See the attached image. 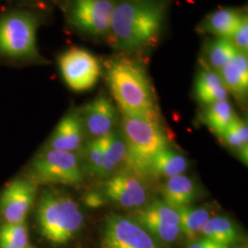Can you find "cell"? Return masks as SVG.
I'll return each mask as SVG.
<instances>
[{
  "mask_svg": "<svg viewBox=\"0 0 248 248\" xmlns=\"http://www.w3.org/2000/svg\"><path fill=\"white\" fill-rule=\"evenodd\" d=\"M166 7L160 0H122L116 3L108 34L112 46L124 52L149 48L158 41Z\"/></svg>",
  "mask_w": 248,
  "mask_h": 248,
  "instance_id": "obj_1",
  "label": "cell"
},
{
  "mask_svg": "<svg viewBox=\"0 0 248 248\" xmlns=\"http://www.w3.org/2000/svg\"><path fill=\"white\" fill-rule=\"evenodd\" d=\"M107 80L122 113L158 117L150 80L142 64L119 58L108 63Z\"/></svg>",
  "mask_w": 248,
  "mask_h": 248,
  "instance_id": "obj_2",
  "label": "cell"
},
{
  "mask_svg": "<svg viewBox=\"0 0 248 248\" xmlns=\"http://www.w3.org/2000/svg\"><path fill=\"white\" fill-rule=\"evenodd\" d=\"M36 214L42 236L54 246L70 242L84 223L78 203L57 190L45 191L39 200Z\"/></svg>",
  "mask_w": 248,
  "mask_h": 248,
  "instance_id": "obj_3",
  "label": "cell"
},
{
  "mask_svg": "<svg viewBox=\"0 0 248 248\" xmlns=\"http://www.w3.org/2000/svg\"><path fill=\"white\" fill-rule=\"evenodd\" d=\"M123 133L128 152L127 165L138 176L148 175L155 155L168 148L158 117L123 113Z\"/></svg>",
  "mask_w": 248,
  "mask_h": 248,
  "instance_id": "obj_4",
  "label": "cell"
},
{
  "mask_svg": "<svg viewBox=\"0 0 248 248\" xmlns=\"http://www.w3.org/2000/svg\"><path fill=\"white\" fill-rule=\"evenodd\" d=\"M35 184L79 186L83 173L75 153L48 148L37 155L30 168Z\"/></svg>",
  "mask_w": 248,
  "mask_h": 248,
  "instance_id": "obj_5",
  "label": "cell"
},
{
  "mask_svg": "<svg viewBox=\"0 0 248 248\" xmlns=\"http://www.w3.org/2000/svg\"><path fill=\"white\" fill-rule=\"evenodd\" d=\"M37 22L24 13H12L0 19V54L13 58H35Z\"/></svg>",
  "mask_w": 248,
  "mask_h": 248,
  "instance_id": "obj_6",
  "label": "cell"
},
{
  "mask_svg": "<svg viewBox=\"0 0 248 248\" xmlns=\"http://www.w3.org/2000/svg\"><path fill=\"white\" fill-rule=\"evenodd\" d=\"M59 67L66 85L78 92L92 89L101 73L98 58L88 50L76 47L60 55Z\"/></svg>",
  "mask_w": 248,
  "mask_h": 248,
  "instance_id": "obj_7",
  "label": "cell"
},
{
  "mask_svg": "<svg viewBox=\"0 0 248 248\" xmlns=\"http://www.w3.org/2000/svg\"><path fill=\"white\" fill-rule=\"evenodd\" d=\"M115 4L113 0H72L69 19L84 33L94 37L107 36Z\"/></svg>",
  "mask_w": 248,
  "mask_h": 248,
  "instance_id": "obj_8",
  "label": "cell"
},
{
  "mask_svg": "<svg viewBox=\"0 0 248 248\" xmlns=\"http://www.w3.org/2000/svg\"><path fill=\"white\" fill-rule=\"evenodd\" d=\"M102 245L104 248H159L155 239L139 222L120 215L108 218Z\"/></svg>",
  "mask_w": 248,
  "mask_h": 248,
  "instance_id": "obj_9",
  "label": "cell"
},
{
  "mask_svg": "<svg viewBox=\"0 0 248 248\" xmlns=\"http://www.w3.org/2000/svg\"><path fill=\"white\" fill-rule=\"evenodd\" d=\"M136 222L163 243L171 244L181 234L178 212L165 202L155 201L145 205L136 214Z\"/></svg>",
  "mask_w": 248,
  "mask_h": 248,
  "instance_id": "obj_10",
  "label": "cell"
},
{
  "mask_svg": "<svg viewBox=\"0 0 248 248\" xmlns=\"http://www.w3.org/2000/svg\"><path fill=\"white\" fill-rule=\"evenodd\" d=\"M36 195V184L27 178H16L0 195V217L6 223L26 222Z\"/></svg>",
  "mask_w": 248,
  "mask_h": 248,
  "instance_id": "obj_11",
  "label": "cell"
},
{
  "mask_svg": "<svg viewBox=\"0 0 248 248\" xmlns=\"http://www.w3.org/2000/svg\"><path fill=\"white\" fill-rule=\"evenodd\" d=\"M106 200L125 209L142 208L147 202V190L141 178L133 172H119L102 185Z\"/></svg>",
  "mask_w": 248,
  "mask_h": 248,
  "instance_id": "obj_12",
  "label": "cell"
},
{
  "mask_svg": "<svg viewBox=\"0 0 248 248\" xmlns=\"http://www.w3.org/2000/svg\"><path fill=\"white\" fill-rule=\"evenodd\" d=\"M116 110L106 96H99L84 108V125L95 139L111 133L116 123Z\"/></svg>",
  "mask_w": 248,
  "mask_h": 248,
  "instance_id": "obj_13",
  "label": "cell"
},
{
  "mask_svg": "<svg viewBox=\"0 0 248 248\" xmlns=\"http://www.w3.org/2000/svg\"><path fill=\"white\" fill-rule=\"evenodd\" d=\"M83 122L78 114L69 113L63 117L50 139V148L75 153L83 142Z\"/></svg>",
  "mask_w": 248,
  "mask_h": 248,
  "instance_id": "obj_14",
  "label": "cell"
},
{
  "mask_svg": "<svg viewBox=\"0 0 248 248\" xmlns=\"http://www.w3.org/2000/svg\"><path fill=\"white\" fill-rule=\"evenodd\" d=\"M245 14L237 9H219L204 18L198 30L202 33L231 40L240 26Z\"/></svg>",
  "mask_w": 248,
  "mask_h": 248,
  "instance_id": "obj_15",
  "label": "cell"
},
{
  "mask_svg": "<svg viewBox=\"0 0 248 248\" xmlns=\"http://www.w3.org/2000/svg\"><path fill=\"white\" fill-rule=\"evenodd\" d=\"M225 88L236 98H244L248 90V54L237 53L220 71Z\"/></svg>",
  "mask_w": 248,
  "mask_h": 248,
  "instance_id": "obj_16",
  "label": "cell"
},
{
  "mask_svg": "<svg viewBox=\"0 0 248 248\" xmlns=\"http://www.w3.org/2000/svg\"><path fill=\"white\" fill-rule=\"evenodd\" d=\"M162 195L163 202L178 210L188 207L195 201L197 187L190 177L177 175L168 178L162 188Z\"/></svg>",
  "mask_w": 248,
  "mask_h": 248,
  "instance_id": "obj_17",
  "label": "cell"
},
{
  "mask_svg": "<svg viewBox=\"0 0 248 248\" xmlns=\"http://www.w3.org/2000/svg\"><path fill=\"white\" fill-rule=\"evenodd\" d=\"M195 94L202 103L210 105L227 99L228 90L217 72L212 69H203L197 77Z\"/></svg>",
  "mask_w": 248,
  "mask_h": 248,
  "instance_id": "obj_18",
  "label": "cell"
},
{
  "mask_svg": "<svg viewBox=\"0 0 248 248\" xmlns=\"http://www.w3.org/2000/svg\"><path fill=\"white\" fill-rule=\"evenodd\" d=\"M188 166L186 157L169 148L159 151L151 161L148 174L155 177H171L182 175Z\"/></svg>",
  "mask_w": 248,
  "mask_h": 248,
  "instance_id": "obj_19",
  "label": "cell"
},
{
  "mask_svg": "<svg viewBox=\"0 0 248 248\" xmlns=\"http://www.w3.org/2000/svg\"><path fill=\"white\" fill-rule=\"evenodd\" d=\"M201 235L211 242L230 248L238 239L234 224L225 217H211L204 223Z\"/></svg>",
  "mask_w": 248,
  "mask_h": 248,
  "instance_id": "obj_20",
  "label": "cell"
},
{
  "mask_svg": "<svg viewBox=\"0 0 248 248\" xmlns=\"http://www.w3.org/2000/svg\"><path fill=\"white\" fill-rule=\"evenodd\" d=\"M180 220V229L190 241L198 239L204 223L211 218V212L207 208H192L190 206L177 210Z\"/></svg>",
  "mask_w": 248,
  "mask_h": 248,
  "instance_id": "obj_21",
  "label": "cell"
},
{
  "mask_svg": "<svg viewBox=\"0 0 248 248\" xmlns=\"http://www.w3.org/2000/svg\"><path fill=\"white\" fill-rule=\"evenodd\" d=\"M208 106L205 113L206 124L213 133L222 136L235 116L232 105L227 99H224L214 102Z\"/></svg>",
  "mask_w": 248,
  "mask_h": 248,
  "instance_id": "obj_22",
  "label": "cell"
},
{
  "mask_svg": "<svg viewBox=\"0 0 248 248\" xmlns=\"http://www.w3.org/2000/svg\"><path fill=\"white\" fill-rule=\"evenodd\" d=\"M239 53L231 40L217 38L208 46L206 56L212 70L219 72Z\"/></svg>",
  "mask_w": 248,
  "mask_h": 248,
  "instance_id": "obj_23",
  "label": "cell"
},
{
  "mask_svg": "<svg viewBox=\"0 0 248 248\" xmlns=\"http://www.w3.org/2000/svg\"><path fill=\"white\" fill-rule=\"evenodd\" d=\"M29 232L26 222L6 223L0 225V248H27Z\"/></svg>",
  "mask_w": 248,
  "mask_h": 248,
  "instance_id": "obj_24",
  "label": "cell"
},
{
  "mask_svg": "<svg viewBox=\"0 0 248 248\" xmlns=\"http://www.w3.org/2000/svg\"><path fill=\"white\" fill-rule=\"evenodd\" d=\"M103 147L113 160L117 168L128 161L127 145L124 136L115 132H111L106 136L99 138Z\"/></svg>",
  "mask_w": 248,
  "mask_h": 248,
  "instance_id": "obj_25",
  "label": "cell"
},
{
  "mask_svg": "<svg viewBox=\"0 0 248 248\" xmlns=\"http://www.w3.org/2000/svg\"><path fill=\"white\" fill-rule=\"evenodd\" d=\"M103 153L99 139H95L89 142L86 147V162L87 169L90 173L98 176L102 166Z\"/></svg>",
  "mask_w": 248,
  "mask_h": 248,
  "instance_id": "obj_26",
  "label": "cell"
},
{
  "mask_svg": "<svg viewBox=\"0 0 248 248\" xmlns=\"http://www.w3.org/2000/svg\"><path fill=\"white\" fill-rule=\"evenodd\" d=\"M240 53L248 54V14H245L237 31L231 39Z\"/></svg>",
  "mask_w": 248,
  "mask_h": 248,
  "instance_id": "obj_27",
  "label": "cell"
},
{
  "mask_svg": "<svg viewBox=\"0 0 248 248\" xmlns=\"http://www.w3.org/2000/svg\"><path fill=\"white\" fill-rule=\"evenodd\" d=\"M222 137H223L226 142L230 146L233 147V148L240 149L243 146L248 145V143H245V142L242 141L239 134L235 131V129L233 128V126L232 125V124H229V126L227 127V129L225 130V132L222 134Z\"/></svg>",
  "mask_w": 248,
  "mask_h": 248,
  "instance_id": "obj_28",
  "label": "cell"
},
{
  "mask_svg": "<svg viewBox=\"0 0 248 248\" xmlns=\"http://www.w3.org/2000/svg\"><path fill=\"white\" fill-rule=\"evenodd\" d=\"M106 198L102 194V192L95 191V190L89 191L84 198L85 204L92 209H97V208L102 207L106 202Z\"/></svg>",
  "mask_w": 248,
  "mask_h": 248,
  "instance_id": "obj_29",
  "label": "cell"
},
{
  "mask_svg": "<svg viewBox=\"0 0 248 248\" xmlns=\"http://www.w3.org/2000/svg\"><path fill=\"white\" fill-rule=\"evenodd\" d=\"M213 246V242L206 238L196 239L192 241L190 245H188L186 248H211Z\"/></svg>",
  "mask_w": 248,
  "mask_h": 248,
  "instance_id": "obj_30",
  "label": "cell"
},
{
  "mask_svg": "<svg viewBox=\"0 0 248 248\" xmlns=\"http://www.w3.org/2000/svg\"><path fill=\"white\" fill-rule=\"evenodd\" d=\"M211 248H229L228 247H225V246H222V245H218V244H215L213 243V246Z\"/></svg>",
  "mask_w": 248,
  "mask_h": 248,
  "instance_id": "obj_31",
  "label": "cell"
},
{
  "mask_svg": "<svg viewBox=\"0 0 248 248\" xmlns=\"http://www.w3.org/2000/svg\"><path fill=\"white\" fill-rule=\"evenodd\" d=\"M32 248V247H30V246H29V247H28V248Z\"/></svg>",
  "mask_w": 248,
  "mask_h": 248,
  "instance_id": "obj_32",
  "label": "cell"
}]
</instances>
